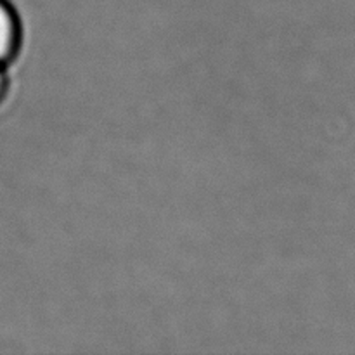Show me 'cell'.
Listing matches in <instances>:
<instances>
[{"instance_id": "1", "label": "cell", "mask_w": 355, "mask_h": 355, "mask_svg": "<svg viewBox=\"0 0 355 355\" xmlns=\"http://www.w3.org/2000/svg\"><path fill=\"white\" fill-rule=\"evenodd\" d=\"M23 42V26L19 14L9 0H0V66L7 64L19 54Z\"/></svg>"}, {"instance_id": "2", "label": "cell", "mask_w": 355, "mask_h": 355, "mask_svg": "<svg viewBox=\"0 0 355 355\" xmlns=\"http://www.w3.org/2000/svg\"><path fill=\"white\" fill-rule=\"evenodd\" d=\"M7 90H9V78H7L6 68L0 66V104H2L3 99H6Z\"/></svg>"}]
</instances>
